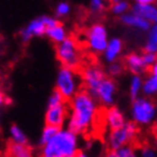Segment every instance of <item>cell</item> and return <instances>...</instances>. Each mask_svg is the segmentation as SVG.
I'll return each instance as SVG.
<instances>
[{"instance_id":"cell-1","label":"cell","mask_w":157,"mask_h":157,"mask_svg":"<svg viewBox=\"0 0 157 157\" xmlns=\"http://www.w3.org/2000/svg\"><path fill=\"white\" fill-rule=\"evenodd\" d=\"M72 113L69 121V130L73 134H82L95 121L97 105L88 91L75 93L72 100Z\"/></svg>"},{"instance_id":"cell-2","label":"cell","mask_w":157,"mask_h":157,"mask_svg":"<svg viewBox=\"0 0 157 157\" xmlns=\"http://www.w3.org/2000/svg\"><path fill=\"white\" fill-rule=\"evenodd\" d=\"M76 153V135L70 130H59L57 134L44 145L40 157H62Z\"/></svg>"},{"instance_id":"cell-3","label":"cell","mask_w":157,"mask_h":157,"mask_svg":"<svg viewBox=\"0 0 157 157\" xmlns=\"http://www.w3.org/2000/svg\"><path fill=\"white\" fill-rule=\"evenodd\" d=\"M56 55L63 66L76 70L81 65V59L76 42L73 38H65L56 47Z\"/></svg>"},{"instance_id":"cell-4","label":"cell","mask_w":157,"mask_h":157,"mask_svg":"<svg viewBox=\"0 0 157 157\" xmlns=\"http://www.w3.org/2000/svg\"><path fill=\"white\" fill-rule=\"evenodd\" d=\"M137 134L138 128L135 122H128L119 129L111 130L108 141L110 151H115L122 146H126L128 143H131L137 137Z\"/></svg>"},{"instance_id":"cell-5","label":"cell","mask_w":157,"mask_h":157,"mask_svg":"<svg viewBox=\"0 0 157 157\" xmlns=\"http://www.w3.org/2000/svg\"><path fill=\"white\" fill-rule=\"evenodd\" d=\"M56 90L63 95L65 100H70L74 97L78 90V83H76L75 74L73 70L63 66L59 70L56 82Z\"/></svg>"},{"instance_id":"cell-6","label":"cell","mask_w":157,"mask_h":157,"mask_svg":"<svg viewBox=\"0 0 157 157\" xmlns=\"http://www.w3.org/2000/svg\"><path fill=\"white\" fill-rule=\"evenodd\" d=\"M155 116H156V107L151 100L145 98L135 99L132 105V117L136 122L148 124L154 120Z\"/></svg>"},{"instance_id":"cell-7","label":"cell","mask_w":157,"mask_h":157,"mask_svg":"<svg viewBox=\"0 0 157 157\" xmlns=\"http://www.w3.org/2000/svg\"><path fill=\"white\" fill-rule=\"evenodd\" d=\"M86 38H88V44L92 51L95 53L105 52L108 39H107V30L102 25L97 24L88 30L86 33Z\"/></svg>"},{"instance_id":"cell-8","label":"cell","mask_w":157,"mask_h":157,"mask_svg":"<svg viewBox=\"0 0 157 157\" xmlns=\"http://www.w3.org/2000/svg\"><path fill=\"white\" fill-rule=\"evenodd\" d=\"M116 91H117V86L115 82L110 78H105L100 82L94 93L92 94V98L98 99L99 101L105 105H110L113 103Z\"/></svg>"},{"instance_id":"cell-9","label":"cell","mask_w":157,"mask_h":157,"mask_svg":"<svg viewBox=\"0 0 157 157\" xmlns=\"http://www.w3.org/2000/svg\"><path fill=\"white\" fill-rule=\"evenodd\" d=\"M105 78V73L99 66H88L82 71V78L84 82V85L88 89V92L90 94H93L97 90L100 82Z\"/></svg>"},{"instance_id":"cell-10","label":"cell","mask_w":157,"mask_h":157,"mask_svg":"<svg viewBox=\"0 0 157 157\" xmlns=\"http://www.w3.org/2000/svg\"><path fill=\"white\" fill-rule=\"evenodd\" d=\"M66 112H67V109H66L65 102L55 105H48L45 117L46 124L61 128L66 118Z\"/></svg>"},{"instance_id":"cell-11","label":"cell","mask_w":157,"mask_h":157,"mask_svg":"<svg viewBox=\"0 0 157 157\" xmlns=\"http://www.w3.org/2000/svg\"><path fill=\"white\" fill-rule=\"evenodd\" d=\"M46 25L42 18L33 20L32 23L27 26L26 29H24L21 32V37H23L24 42H28L33 36H42L46 32Z\"/></svg>"},{"instance_id":"cell-12","label":"cell","mask_w":157,"mask_h":157,"mask_svg":"<svg viewBox=\"0 0 157 157\" xmlns=\"http://www.w3.org/2000/svg\"><path fill=\"white\" fill-rule=\"evenodd\" d=\"M105 121L108 124V126L111 128V130H116V129H119L124 126L126 122H124V115L121 113V111L116 107H112V108H109L107 111L105 112Z\"/></svg>"},{"instance_id":"cell-13","label":"cell","mask_w":157,"mask_h":157,"mask_svg":"<svg viewBox=\"0 0 157 157\" xmlns=\"http://www.w3.org/2000/svg\"><path fill=\"white\" fill-rule=\"evenodd\" d=\"M132 13L136 16L141 17V18H144L148 21H151V23H156L157 20V9L153 5H139V3H137L132 8Z\"/></svg>"},{"instance_id":"cell-14","label":"cell","mask_w":157,"mask_h":157,"mask_svg":"<svg viewBox=\"0 0 157 157\" xmlns=\"http://www.w3.org/2000/svg\"><path fill=\"white\" fill-rule=\"evenodd\" d=\"M126 64H127V66L129 67V70H130L131 72L135 73L136 75L145 72L148 69L147 66H146V64L144 63V61H143V57L140 55L135 54V53L129 54L126 57Z\"/></svg>"},{"instance_id":"cell-15","label":"cell","mask_w":157,"mask_h":157,"mask_svg":"<svg viewBox=\"0 0 157 157\" xmlns=\"http://www.w3.org/2000/svg\"><path fill=\"white\" fill-rule=\"evenodd\" d=\"M121 51H122V42L118 38L111 39L107 44V47L105 49V59L110 63L115 62L116 59H118L119 54L121 53Z\"/></svg>"},{"instance_id":"cell-16","label":"cell","mask_w":157,"mask_h":157,"mask_svg":"<svg viewBox=\"0 0 157 157\" xmlns=\"http://www.w3.org/2000/svg\"><path fill=\"white\" fill-rule=\"evenodd\" d=\"M122 21H124L126 25H130V26L138 27L143 30H147L151 28V21L144 19L139 16H136V15H124L122 16Z\"/></svg>"},{"instance_id":"cell-17","label":"cell","mask_w":157,"mask_h":157,"mask_svg":"<svg viewBox=\"0 0 157 157\" xmlns=\"http://www.w3.org/2000/svg\"><path fill=\"white\" fill-rule=\"evenodd\" d=\"M8 153L10 157H33L32 149L27 145L11 143L8 146Z\"/></svg>"},{"instance_id":"cell-18","label":"cell","mask_w":157,"mask_h":157,"mask_svg":"<svg viewBox=\"0 0 157 157\" xmlns=\"http://www.w3.org/2000/svg\"><path fill=\"white\" fill-rule=\"evenodd\" d=\"M45 34H47V36L52 39L53 42H55L56 44H59V43L63 42V40L66 38L65 30H64V28H63V26L61 24L57 25V26L47 28Z\"/></svg>"},{"instance_id":"cell-19","label":"cell","mask_w":157,"mask_h":157,"mask_svg":"<svg viewBox=\"0 0 157 157\" xmlns=\"http://www.w3.org/2000/svg\"><path fill=\"white\" fill-rule=\"evenodd\" d=\"M141 88L146 95H154L157 91V74H151V76L141 85Z\"/></svg>"},{"instance_id":"cell-20","label":"cell","mask_w":157,"mask_h":157,"mask_svg":"<svg viewBox=\"0 0 157 157\" xmlns=\"http://www.w3.org/2000/svg\"><path fill=\"white\" fill-rule=\"evenodd\" d=\"M10 134H11V138H13V143L27 145V137L25 136L23 130L18 126H16V124L11 126V128H10Z\"/></svg>"},{"instance_id":"cell-21","label":"cell","mask_w":157,"mask_h":157,"mask_svg":"<svg viewBox=\"0 0 157 157\" xmlns=\"http://www.w3.org/2000/svg\"><path fill=\"white\" fill-rule=\"evenodd\" d=\"M59 130V128L54 127V126H47V124H46V127L44 128V130H43L42 137H40V145L44 146L45 144H47V143L57 134Z\"/></svg>"},{"instance_id":"cell-22","label":"cell","mask_w":157,"mask_h":157,"mask_svg":"<svg viewBox=\"0 0 157 157\" xmlns=\"http://www.w3.org/2000/svg\"><path fill=\"white\" fill-rule=\"evenodd\" d=\"M146 52L148 53H156L157 51V28L156 26H154L151 28L149 37H148L147 45L145 47Z\"/></svg>"},{"instance_id":"cell-23","label":"cell","mask_w":157,"mask_h":157,"mask_svg":"<svg viewBox=\"0 0 157 157\" xmlns=\"http://www.w3.org/2000/svg\"><path fill=\"white\" fill-rule=\"evenodd\" d=\"M134 151L129 146H122V147L115 149V151H109L105 155V157H130Z\"/></svg>"},{"instance_id":"cell-24","label":"cell","mask_w":157,"mask_h":157,"mask_svg":"<svg viewBox=\"0 0 157 157\" xmlns=\"http://www.w3.org/2000/svg\"><path fill=\"white\" fill-rule=\"evenodd\" d=\"M141 85H143V82H141V78L139 75H135L131 80V83H130V95L131 98L134 99H137V95L139 93L141 89Z\"/></svg>"},{"instance_id":"cell-25","label":"cell","mask_w":157,"mask_h":157,"mask_svg":"<svg viewBox=\"0 0 157 157\" xmlns=\"http://www.w3.org/2000/svg\"><path fill=\"white\" fill-rule=\"evenodd\" d=\"M63 102H65V99L63 98V95L59 93L57 90L53 92L52 95H51V98L48 100V105H59V103H63Z\"/></svg>"},{"instance_id":"cell-26","label":"cell","mask_w":157,"mask_h":157,"mask_svg":"<svg viewBox=\"0 0 157 157\" xmlns=\"http://www.w3.org/2000/svg\"><path fill=\"white\" fill-rule=\"evenodd\" d=\"M141 57H143V61H144V63L146 64V66H147V67H149V66H151V65H154L155 63H156V53L146 52L144 55L141 56Z\"/></svg>"},{"instance_id":"cell-27","label":"cell","mask_w":157,"mask_h":157,"mask_svg":"<svg viewBox=\"0 0 157 157\" xmlns=\"http://www.w3.org/2000/svg\"><path fill=\"white\" fill-rule=\"evenodd\" d=\"M122 71H124V65H122L121 63L112 62V64L110 65V67H109V73L113 76H118L119 74L122 73Z\"/></svg>"},{"instance_id":"cell-28","label":"cell","mask_w":157,"mask_h":157,"mask_svg":"<svg viewBox=\"0 0 157 157\" xmlns=\"http://www.w3.org/2000/svg\"><path fill=\"white\" fill-rule=\"evenodd\" d=\"M128 9V3L124 2V1H119V2L115 3L112 7V11L115 13H122Z\"/></svg>"},{"instance_id":"cell-29","label":"cell","mask_w":157,"mask_h":157,"mask_svg":"<svg viewBox=\"0 0 157 157\" xmlns=\"http://www.w3.org/2000/svg\"><path fill=\"white\" fill-rule=\"evenodd\" d=\"M69 11H70V6L65 2L59 3V6H57V8H56L57 16H65V15L69 13Z\"/></svg>"},{"instance_id":"cell-30","label":"cell","mask_w":157,"mask_h":157,"mask_svg":"<svg viewBox=\"0 0 157 157\" xmlns=\"http://www.w3.org/2000/svg\"><path fill=\"white\" fill-rule=\"evenodd\" d=\"M141 157H156V153L149 146H144L141 148Z\"/></svg>"},{"instance_id":"cell-31","label":"cell","mask_w":157,"mask_h":157,"mask_svg":"<svg viewBox=\"0 0 157 157\" xmlns=\"http://www.w3.org/2000/svg\"><path fill=\"white\" fill-rule=\"evenodd\" d=\"M105 7L103 0H91V9L93 11H101Z\"/></svg>"},{"instance_id":"cell-32","label":"cell","mask_w":157,"mask_h":157,"mask_svg":"<svg viewBox=\"0 0 157 157\" xmlns=\"http://www.w3.org/2000/svg\"><path fill=\"white\" fill-rule=\"evenodd\" d=\"M136 1H137V3H139V5H151L155 0H136Z\"/></svg>"},{"instance_id":"cell-33","label":"cell","mask_w":157,"mask_h":157,"mask_svg":"<svg viewBox=\"0 0 157 157\" xmlns=\"http://www.w3.org/2000/svg\"><path fill=\"white\" fill-rule=\"evenodd\" d=\"M75 156L76 157H88V155L85 154V153H83V151H76V153H75Z\"/></svg>"},{"instance_id":"cell-34","label":"cell","mask_w":157,"mask_h":157,"mask_svg":"<svg viewBox=\"0 0 157 157\" xmlns=\"http://www.w3.org/2000/svg\"><path fill=\"white\" fill-rule=\"evenodd\" d=\"M62 157H76L75 154H69V155H64V156Z\"/></svg>"},{"instance_id":"cell-35","label":"cell","mask_w":157,"mask_h":157,"mask_svg":"<svg viewBox=\"0 0 157 157\" xmlns=\"http://www.w3.org/2000/svg\"><path fill=\"white\" fill-rule=\"evenodd\" d=\"M109 1H110V2H112V3H117V2H119L120 0H109Z\"/></svg>"},{"instance_id":"cell-36","label":"cell","mask_w":157,"mask_h":157,"mask_svg":"<svg viewBox=\"0 0 157 157\" xmlns=\"http://www.w3.org/2000/svg\"><path fill=\"white\" fill-rule=\"evenodd\" d=\"M130 157H137V156H136V155H135V153H132V155H131Z\"/></svg>"}]
</instances>
